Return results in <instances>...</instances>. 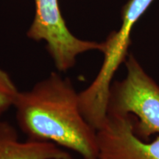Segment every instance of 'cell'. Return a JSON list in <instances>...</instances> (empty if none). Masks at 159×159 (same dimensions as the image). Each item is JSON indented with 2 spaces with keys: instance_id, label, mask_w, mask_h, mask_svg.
Instances as JSON below:
<instances>
[{
  "instance_id": "cell-1",
  "label": "cell",
  "mask_w": 159,
  "mask_h": 159,
  "mask_svg": "<svg viewBox=\"0 0 159 159\" xmlns=\"http://www.w3.org/2000/svg\"><path fill=\"white\" fill-rule=\"evenodd\" d=\"M79 93L59 71L19 91L13 108L20 130L30 140L52 143L82 159H98L97 130L83 116Z\"/></svg>"
},
{
  "instance_id": "cell-2",
  "label": "cell",
  "mask_w": 159,
  "mask_h": 159,
  "mask_svg": "<svg viewBox=\"0 0 159 159\" xmlns=\"http://www.w3.org/2000/svg\"><path fill=\"white\" fill-rule=\"evenodd\" d=\"M125 63V77L111 85L108 114L132 116L135 134L147 141L159 134V85L133 54Z\"/></svg>"
},
{
  "instance_id": "cell-3",
  "label": "cell",
  "mask_w": 159,
  "mask_h": 159,
  "mask_svg": "<svg viewBox=\"0 0 159 159\" xmlns=\"http://www.w3.org/2000/svg\"><path fill=\"white\" fill-rule=\"evenodd\" d=\"M35 16L27 36L35 41H45L57 71L70 70L83 53L104 50V42L85 41L71 33L61 13L58 0H35Z\"/></svg>"
},
{
  "instance_id": "cell-4",
  "label": "cell",
  "mask_w": 159,
  "mask_h": 159,
  "mask_svg": "<svg viewBox=\"0 0 159 159\" xmlns=\"http://www.w3.org/2000/svg\"><path fill=\"white\" fill-rule=\"evenodd\" d=\"M97 137L98 159H159V136L150 142L139 138L130 115L108 114Z\"/></svg>"
},
{
  "instance_id": "cell-5",
  "label": "cell",
  "mask_w": 159,
  "mask_h": 159,
  "mask_svg": "<svg viewBox=\"0 0 159 159\" xmlns=\"http://www.w3.org/2000/svg\"><path fill=\"white\" fill-rule=\"evenodd\" d=\"M154 0H129L122 11V25L104 41V60L93 85L99 91H107L113 82L115 73L128 56L132 30Z\"/></svg>"
},
{
  "instance_id": "cell-6",
  "label": "cell",
  "mask_w": 159,
  "mask_h": 159,
  "mask_svg": "<svg viewBox=\"0 0 159 159\" xmlns=\"http://www.w3.org/2000/svg\"><path fill=\"white\" fill-rule=\"evenodd\" d=\"M71 155L64 149L47 142L20 140L13 125L0 120V159H52Z\"/></svg>"
},
{
  "instance_id": "cell-7",
  "label": "cell",
  "mask_w": 159,
  "mask_h": 159,
  "mask_svg": "<svg viewBox=\"0 0 159 159\" xmlns=\"http://www.w3.org/2000/svg\"><path fill=\"white\" fill-rule=\"evenodd\" d=\"M19 91L11 75L0 68V117L13 108Z\"/></svg>"
},
{
  "instance_id": "cell-8",
  "label": "cell",
  "mask_w": 159,
  "mask_h": 159,
  "mask_svg": "<svg viewBox=\"0 0 159 159\" xmlns=\"http://www.w3.org/2000/svg\"><path fill=\"white\" fill-rule=\"evenodd\" d=\"M52 159H74L72 157H67V158H52Z\"/></svg>"
}]
</instances>
